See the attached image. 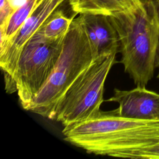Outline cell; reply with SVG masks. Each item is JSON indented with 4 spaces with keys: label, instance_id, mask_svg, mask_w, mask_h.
<instances>
[{
    "label": "cell",
    "instance_id": "cell-1",
    "mask_svg": "<svg viewBox=\"0 0 159 159\" xmlns=\"http://www.w3.org/2000/svg\"><path fill=\"white\" fill-rule=\"evenodd\" d=\"M64 140L89 153L138 159L144 149L159 143V120L124 117L103 112L64 127Z\"/></svg>",
    "mask_w": 159,
    "mask_h": 159
},
{
    "label": "cell",
    "instance_id": "cell-2",
    "mask_svg": "<svg viewBox=\"0 0 159 159\" xmlns=\"http://www.w3.org/2000/svg\"><path fill=\"white\" fill-rule=\"evenodd\" d=\"M139 7L109 16L119 39L120 63L136 85L146 86L153 77L159 42V13L153 0Z\"/></svg>",
    "mask_w": 159,
    "mask_h": 159
},
{
    "label": "cell",
    "instance_id": "cell-3",
    "mask_svg": "<svg viewBox=\"0 0 159 159\" xmlns=\"http://www.w3.org/2000/svg\"><path fill=\"white\" fill-rule=\"evenodd\" d=\"M94 61L90 42L80 16L65 36L61 52L27 111L54 120L56 107L68 88Z\"/></svg>",
    "mask_w": 159,
    "mask_h": 159
},
{
    "label": "cell",
    "instance_id": "cell-4",
    "mask_svg": "<svg viewBox=\"0 0 159 159\" xmlns=\"http://www.w3.org/2000/svg\"><path fill=\"white\" fill-rule=\"evenodd\" d=\"M116 53L98 57L78 76L58 102L54 120L66 127L101 114L105 81Z\"/></svg>",
    "mask_w": 159,
    "mask_h": 159
},
{
    "label": "cell",
    "instance_id": "cell-5",
    "mask_svg": "<svg viewBox=\"0 0 159 159\" xmlns=\"http://www.w3.org/2000/svg\"><path fill=\"white\" fill-rule=\"evenodd\" d=\"M64 38L50 40L37 31L24 47L14 75V84L25 110L27 111L49 77L61 52Z\"/></svg>",
    "mask_w": 159,
    "mask_h": 159
},
{
    "label": "cell",
    "instance_id": "cell-6",
    "mask_svg": "<svg viewBox=\"0 0 159 159\" xmlns=\"http://www.w3.org/2000/svg\"><path fill=\"white\" fill-rule=\"evenodd\" d=\"M66 0H42L14 37L0 49V66L7 93L16 91L14 75L20 53L31 37Z\"/></svg>",
    "mask_w": 159,
    "mask_h": 159
},
{
    "label": "cell",
    "instance_id": "cell-7",
    "mask_svg": "<svg viewBox=\"0 0 159 159\" xmlns=\"http://www.w3.org/2000/svg\"><path fill=\"white\" fill-rule=\"evenodd\" d=\"M137 85L130 90L115 88L114 95L106 101L116 102L119 107L112 114L132 119L159 120V93Z\"/></svg>",
    "mask_w": 159,
    "mask_h": 159
},
{
    "label": "cell",
    "instance_id": "cell-8",
    "mask_svg": "<svg viewBox=\"0 0 159 159\" xmlns=\"http://www.w3.org/2000/svg\"><path fill=\"white\" fill-rule=\"evenodd\" d=\"M80 14L91 43L94 60L101 56L119 52V36L109 16Z\"/></svg>",
    "mask_w": 159,
    "mask_h": 159
},
{
    "label": "cell",
    "instance_id": "cell-9",
    "mask_svg": "<svg viewBox=\"0 0 159 159\" xmlns=\"http://www.w3.org/2000/svg\"><path fill=\"white\" fill-rule=\"evenodd\" d=\"M72 10L78 14L112 16L136 9L142 0H70Z\"/></svg>",
    "mask_w": 159,
    "mask_h": 159
},
{
    "label": "cell",
    "instance_id": "cell-10",
    "mask_svg": "<svg viewBox=\"0 0 159 159\" xmlns=\"http://www.w3.org/2000/svg\"><path fill=\"white\" fill-rule=\"evenodd\" d=\"M41 1L29 0L26 4L12 14L5 26L0 27V49L14 37Z\"/></svg>",
    "mask_w": 159,
    "mask_h": 159
},
{
    "label": "cell",
    "instance_id": "cell-11",
    "mask_svg": "<svg viewBox=\"0 0 159 159\" xmlns=\"http://www.w3.org/2000/svg\"><path fill=\"white\" fill-rule=\"evenodd\" d=\"M74 18V16L68 17L61 10L57 9L37 31L50 40L63 37L68 32Z\"/></svg>",
    "mask_w": 159,
    "mask_h": 159
},
{
    "label": "cell",
    "instance_id": "cell-12",
    "mask_svg": "<svg viewBox=\"0 0 159 159\" xmlns=\"http://www.w3.org/2000/svg\"><path fill=\"white\" fill-rule=\"evenodd\" d=\"M159 159V143L142 150L138 159Z\"/></svg>",
    "mask_w": 159,
    "mask_h": 159
},
{
    "label": "cell",
    "instance_id": "cell-13",
    "mask_svg": "<svg viewBox=\"0 0 159 159\" xmlns=\"http://www.w3.org/2000/svg\"><path fill=\"white\" fill-rule=\"evenodd\" d=\"M155 66L158 68V73H157V78L159 79V42L157 47V57H156V62H155Z\"/></svg>",
    "mask_w": 159,
    "mask_h": 159
},
{
    "label": "cell",
    "instance_id": "cell-14",
    "mask_svg": "<svg viewBox=\"0 0 159 159\" xmlns=\"http://www.w3.org/2000/svg\"><path fill=\"white\" fill-rule=\"evenodd\" d=\"M153 1H155L157 2V4H158V7L159 8V0H153Z\"/></svg>",
    "mask_w": 159,
    "mask_h": 159
},
{
    "label": "cell",
    "instance_id": "cell-15",
    "mask_svg": "<svg viewBox=\"0 0 159 159\" xmlns=\"http://www.w3.org/2000/svg\"><path fill=\"white\" fill-rule=\"evenodd\" d=\"M158 13H159V8H158Z\"/></svg>",
    "mask_w": 159,
    "mask_h": 159
}]
</instances>
